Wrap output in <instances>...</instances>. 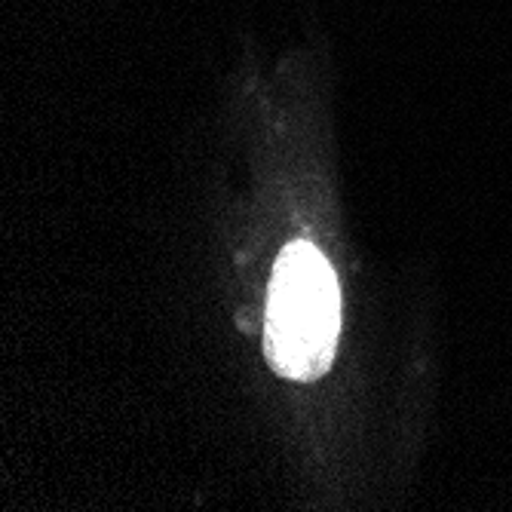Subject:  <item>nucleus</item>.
<instances>
[{
    "label": "nucleus",
    "instance_id": "f257e3e1",
    "mask_svg": "<svg viewBox=\"0 0 512 512\" xmlns=\"http://www.w3.org/2000/svg\"><path fill=\"white\" fill-rule=\"evenodd\" d=\"M341 329L338 279L313 246L298 243L276 261L267 298V356L292 381H313L332 365Z\"/></svg>",
    "mask_w": 512,
    "mask_h": 512
}]
</instances>
